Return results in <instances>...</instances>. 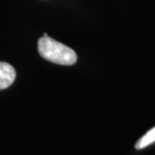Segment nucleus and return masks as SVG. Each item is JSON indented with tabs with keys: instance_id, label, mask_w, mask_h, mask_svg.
<instances>
[{
	"instance_id": "nucleus-4",
	"label": "nucleus",
	"mask_w": 155,
	"mask_h": 155,
	"mask_svg": "<svg viewBox=\"0 0 155 155\" xmlns=\"http://www.w3.org/2000/svg\"><path fill=\"white\" fill-rule=\"evenodd\" d=\"M44 37H48V34L47 33H44Z\"/></svg>"
},
{
	"instance_id": "nucleus-1",
	"label": "nucleus",
	"mask_w": 155,
	"mask_h": 155,
	"mask_svg": "<svg viewBox=\"0 0 155 155\" xmlns=\"http://www.w3.org/2000/svg\"><path fill=\"white\" fill-rule=\"evenodd\" d=\"M38 53L42 58L58 65H72L77 62V54L72 48L51 37L38 39Z\"/></svg>"
},
{
	"instance_id": "nucleus-2",
	"label": "nucleus",
	"mask_w": 155,
	"mask_h": 155,
	"mask_svg": "<svg viewBox=\"0 0 155 155\" xmlns=\"http://www.w3.org/2000/svg\"><path fill=\"white\" fill-rule=\"evenodd\" d=\"M16 71L12 65L6 62H0V90L8 88L14 82Z\"/></svg>"
},
{
	"instance_id": "nucleus-3",
	"label": "nucleus",
	"mask_w": 155,
	"mask_h": 155,
	"mask_svg": "<svg viewBox=\"0 0 155 155\" xmlns=\"http://www.w3.org/2000/svg\"><path fill=\"white\" fill-rule=\"evenodd\" d=\"M155 142V127L151 128L146 134H144L139 140L137 141L135 148L136 149H143V148L147 147L148 145Z\"/></svg>"
}]
</instances>
